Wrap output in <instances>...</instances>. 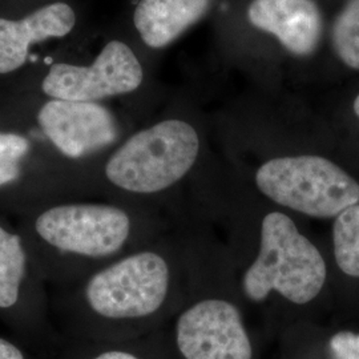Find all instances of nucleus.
Instances as JSON below:
<instances>
[{"label":"nucleus","mask_w":359,"mask_h":359,"mask_svg":"<svg viewBox=\"0 0 359 359\" xmlns=\"http://www.w3.org/2000/svg\"><path fill=\"white\" fill-rule=\"evenodd\" d=\"M326 264L317 246L301 234L294 221L281 212L262 219L256 261L244 276V293L255 302L277 292L295 305H305L321 293Z\"/></svg>","instance_id":"f257e3e1"},{"label":"nucleus","mask_w":359,"mask_h":359,"mask_svg":"<svg viewBox=\"0 0 359 359\" xmlns=\"http://www.w3.org/2000/svg\"><path fill=\"white\" fill-rule=\"evenodd\" d=\"M198 152L200 139L191 124L164 120L124 142L108 160L105 176L128 192H161L191 170Z\"/></svg>","instance_id":"f03ea898"},{"label":"nucleus","mask_w":359,"mask_h":359,"mask_svg":"<svg viewBox=\"0 0 359 359\" xmlns=\"http://www.w3.org/2000/svg\"><path fill=\"white\" fill-rule=\"evenodd\" d=\"M256 185L278 205L310 217H337L359 204L358 182L321 156L269 160L258 168Z\"/></svg>","instance_id":"7ed1b4c3"},{"label":"nucleus","mask_w":359,"mask_h":359,"mask_svg":"<svg viewBox=\"0 0 359 359\" xmlns=\"http://www.w3.org/2000/svg\"><path fill=\"white\" fill-rule=\"evenodd\" d=\"M168 287L167 261L152 252H142L95 274L86 295L92 310L103 317L142 318L161 308Z\"/></svg>","instance_id":"20e7f679"},{"label":"nucleus","mask_w":359,"mask_h":359,"mask_svg":"<svg viewBox=\"0 0 359 359\" xmlns=\"http://www.w3.org/2000/svg\"><path fill=\"white\" fill-rule=\"evenodd\" d=\"M40 238L80 256H111L128 240V215L111 205L71 204L43 212L35 224Z\"/></svg>","instance_id":"39448f33"},{"label":"nucleus","mask_w":359,"mask_h":359,"mask_svg":"<svg viewBox=\"0 0 359 359\" xmlns=\"http://www.w3.org/2000/svg\"><path fill=\"white\" fill-rule=\"evenodd\" d=\"M142 77V65L133 51L126 43L112 40L90 67L52 65L41 88L52 99L96 103L137 90Z\"/></svg>","instance_id":"423d86ee"},{"label":"nucleus","mask_w":359,"mask_h":359,"mask_svg":"<svg viewBox=\"0 0 359 359\" xmlns=\"http://www.w3.org/2000/svg\"><path fill=\"white\" fill-rule=\"evenodd\" d=\"M177 346L185 359H252L253 350L238 309L205 299L181 314Z\"/></svg>","instance_id":"0eeeda50"},{"label":"nucleus","mask_w":359,"mask_h":359,"mask_svg":"<svg viewBox=\"0 0 359 359\" xmlns=\"http://www.w3.org/2000/svg\"><path fill=\"white\" fill-rule=\"evenodd\" d=\"M38 121L50 142L71 158L100 151L118 135L115 117L97 103L52 99L40 108Z\"/></svg>","instance_id":"6e6552de"},{"label":"nucleus","mask_w":359,"mask_h":359,"mask_svg":"<svg viewBox=\"0 0 359 359\" xmlns=\"http://www.w3.org/2000/svg\"><path fill=\"white\" fill-rule=\"evenodd\" d=\"M248 19L295 56L311 55L321 40V10L314 0H252Z\"/></svg>","instance_id":"1a4fd4ad"},{"label":"nucleus","mask_w":359,"mask_h":359,"mask_svg":"<svg viewBox=\"0 0 359 359\" xmlns=\"http://www.w3.org/2000/svg\"><path fill=\"white\" fill-rule=\"evenodd\" d=\"M75 23V11L62 1L47 4L23 20L0 18V74H10L25 65L31 44L63 38Z\"/></svg>","instance_id":"9d476101"},{"label":"nucleus","mask_w":359,"mask_h":359,"mask_svg":"<svg viewBox=\"0 0 359 359\" xmlns=\"http://www.w3.org/2000/svg\"><path fill=\"white\" fill-rule=\"evenodd\" d=\"M210 0H142L133 23L151 48H164L196 25L209 10Z\"/></svg>","instance_id":"9b49d317"},{"label":"nucleus","mask_w":359,"mask_h":359,"mask_svg":"<svg viewBox=\"0 0 359 359\" xmlns=\"http://www.w3.org/2000/svg\"><path fill=\"white\" fill-rule=\"evenodd\" d=\"M26 273V253L20 238L0 226V308L18 302Z\"/></svg>","instance_id":"f8f14e48"},{"label":"nucleus","mask_w":359,"mask_h":359,"mask_svg":"<svg viewBox=\"0 0 359 359\" xmlns=\"http://www.w3.org/2000/svg\"><path fill=\"white\" fill-rule=\"evenodd\" d=\"M333 243L338 268L347 276L359 277V204L337 216Z\"/></svg>","instance_id":"ddd939ff"},{"label":"nucleus","mask_w":359,"mask_h":359,"mask_svg":"<svg viewBox=\"0 0 359 359\" xmlns=\"http://www.w3.org/2000/svg\"><path fill=\"white\" fill-rule=\"evenodd\" d=\"M332 40L339 60L359 71V0H347L337 15Z\"/></svg>","instance_id":"4468645a"},{"label":"nucleus","mask_w":359,"mask_h":359,"mask_svg":"<svg viewBox=\"0 0 359 359\" xmlns=\"http://www.w3.org/2000/svg\"><path fill=\"white\" fill-rule=\"evenodd\" d=\"M332 359H359V333L339 332L329 342Z\"/></svg>","instance_id":"2eb2a0df"},{"label":"nucleus","mask_w":359,"mask_h":359,"mask_svg":"<svg viewBox=\"0 0 359 359\" xmlns=\"http://www.w3.org/2000/svg\"><path fill=\"white\" fill-rule=\"evenodd\" d=\"M29 151V142L26 137L15 133L0 132V160L19 163L20 158Z\"/></svg>","instance_id":"dca6fc26"},{"label":"nucleus","mask_w":359,"mask_h":359,"mask_svg":"<svg viewBox=\"0 0 359 359\" xmlns=\"http://www.w3.org/2000/svg\"><path fill=\"white\" fill-rule=\"evenodd\" d=\"M20 176L19 163H10L0 160V187L7 185Z\"/></svg>","instance_id":"f3484780"},{"label":"nucleus","mask_w":359,"mask_h":359,"mask_svg":"<svg viewBox=\"0 0 359 359\" xmlns=\"http://www.w3.org/2000/svg\"><path fill=\"white\" fill-rule=\"evenodd\" d=\"M0 359H25L22 351L11 342L0 338Z\"/></svg>","instance_id":"a211bd4d"},{"label":"nucleus","mask_w":359,"mask_h":359,"mask_svg":"<svg viewBox=\"0 0 359 359\" xmlns=\"http://www.w3.org/2000/svg\"><path fill=\"white\" fill-rule=\"evenodd\" d=\"M95 359H137L135 355L129 354V353H124V351H108V353H103L102 355L96 357Z\"/></svg>","instance_id":"6ab92c4d"},{"label":"nucleus","mask_w":359,"mask_h":359,"mask_svg":"<svg viewBox=\"0 0 359 359\" xmlns=\"http://www.w3.org/2000/svg\"><path fill=\"white\" fill-rule=\"evenodd\" d=\"M353 108H354V112H355V115L358 116L359 118V95L355 97V100H354Z\"/></svg>","instance_id":"aec40b11"}]
</instances>
